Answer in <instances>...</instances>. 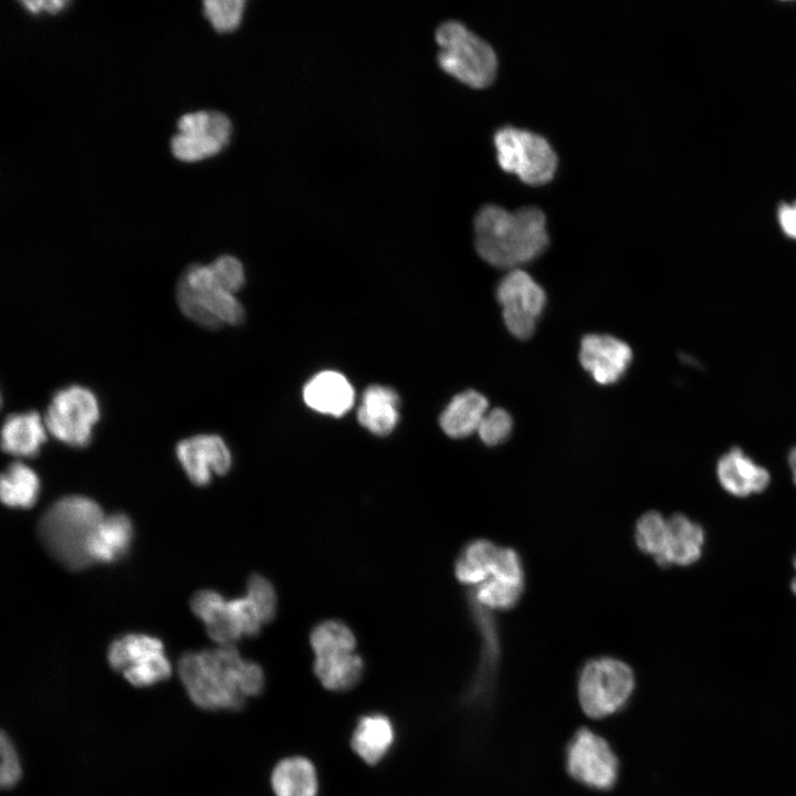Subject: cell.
Listing matches in <instances>:
<instances>
[{
    "instance_id": "obj_18",
    "label": "cell",
    "mask_w": 796,
    "mask_h": 796,
    "mask_svg": "<svg viewBox=\"0 0 796 796\" xmlns=\"http://www.w3.org/2000/svg\"><path fill=\"white\" fill-rule=\"evenodd\" d=\"M270 786L274 796H317V769L305 756H286L274 765Z\"/></svg>"
},
{
    "instance_id": "obj_28",
    "label": "cell",
    "mask_w": 796,
    "mask_h": 796,
    "mask_svg": "<svg viewBox=\"0 0 796 796\" xmlns=\"http://www.w3.org/2000/svg\"><path fill=\"white\" fill-rule=\"evenodd\" d=\"M179 133L207 135L223 147L229 143L231 122L227 115L217 111H199L184 114L177 122Z\"/></svg>"
},
{
    "instance_id": "obj_7",
    "label": "cell",
    "mask_w": 796,
    "mask_h": 796,
    "mask_svg": "<svg viewBox=\"0 0 796 796\" xmlns=\"http://www.w3.org/2000/svg\"><path fill=\"white\" fill-rule=\"evenodd\" d=\"M635 688L633 672L628 664L614 658L588 662L578 680V698L590 718H604L618 711Z\"/></svg>"
},
{
    "instance_id": "obj_10",
    "label": "cell",
    "mask_w": 796,
    "mask_h": 796,
    "mask_svg": "<svg viewBox=\"0 0 796 796\" xmlns=\"http://www.w3.org/2000/svg\"><path fill=\"white\" fill-rule=\"evenodd\" d=\"M567 769L578 782L605 789L611 787L617 779L618 762L601 736L582 729L568 746Z\"/></svg>"
},
{
    "instance_id": "obj_15",
    "label": "cell",
    "mask_w": 796,
    "mask_h": 796,
    "mask_svg": "<svg viewBox=\"0 0 796 796\" xmlns=\"http://www.w3.org/2000/svg\"><path fill=\"white\" fill-rule=\"evenodd\" d=\"M705 534L702 526L682 513L667 519V540L663 554L657 564L690 566L702 556Z\"/></svg>"
},
{
    "instance_id": "obj_22",
    "label": "cell",
    "mask_w": 796,
    "mask_h": 796,
    "mask_svg": "<svg viewBox=\"0 0 796 796\" xmlns=\"http://www.w3.org/2000/svg\"><path fill=\"white\" fill-rule=\"evenodd\" d=\"M227 601L213 590L197 591L190 600L191 610L203 621L209 637L220 646L232 645L243 637L229 612Z\"/></svg>"
},
{
    "instance_id": "obj_41",
    "label": "cell",
    "mask_w": 796,
    "mask_h": 796,
    "mask_svg": "<svg viewBox=\"0 0 796 796\" xmlns=\"http://www.w3.org/2000/svg\"><path fill=\"white\" fill-rule=\"evenodd\" d=\"M787 463L792 472L793 481L796 485V446H794L787 455Z\"/></svg>"
},
{
    "instance_id": "obj_37",
    "label": "cell",
    "mask_w": 796,
    "mask_h": 796,
    "mask_svg": "<svg viewBox=\"0 0 796 796\" xmlns=\"http://www.w3.org/2000/svg\"><path fill=\"white\" fill-rule=\"evenodd\" d=\"M0 785L2 788H12L21 778L22 768L18 752L10 737L2 731L0 737Z\"/></svg>"
},
{
    "instance_id": "obj_24",
    "label": "cell",
    "mask_w": 796,
    "mask_h": 796,
    "mask_svg": "<svg viewBox=\"0 0 796 796\" xmlns=\"http://www.w3.org/2000/svg\"><path fill=\"white\" fill-rule=\"evenodd\" d=\"M313 671L326 690L341 692L358 683L363 675L364 661L356 652L315 657Z\"/></svg>"
},
{
    "instance_id": "obj_23",
    "label": "cell",
    "mask_w": 796,
    "mask_h": 796,
    "mask_svg": "<svg viewBox=\"0 0 796 796\" xmlns=\"http://www.w3.org/2000/svg\"><path fill=\"white\" fill-rule=\"evenodd\" d=\"M495 296L502 306L514 305L536 320L543 314L547 303L545 290L520 268L510 270L501 279Z\"/></svg>"
},
{
    "instance_id": "obj_5",
    "label": "cell",
    "mask_w": 796,
    "mask_h": 796,
    "mask_svg": "<svg viewBox=\"0 0 796 796\" xmlns=\"http://www.w3.org/2000/svg\"><path fill=\"white\" fill-rule=\"evenodd\" d=\"M177 303L186 317L206 328L239 325L244 310L216 280L209 264H192L177 284Z\"/></svg>"
},
{
    "instance_id": "obj_3",
    "label": "cell",
    "mask_w": 796,
    "mask_h": 796,
    "mask_svg": "<svg viewBox=\"0 0 796 796\" xmlns=\"http://www.w3.org/2000/svg\"><path fill=\"white\" fill-rule=\"evenodd\" d=\"M104 517L101 506L92 499L65 496L43 513L38 523V535L62 566L80 570L92 565L87 545Z\"/></svg>"
},
{
    "instance_id": "obj_31",
    "label": "cell",
    "mask_w": 796,
    "mask_h": 796,
    "mask_svg": "<svg viewBox=\"0 0 796 796\" xmlns=\"http://www.w3.org/2000/svg\"><path fill=\"white\" fill-rule=\"evenodd\" d=\"M174 156L182 161H195L216 155L223 146L207 135L177 133L170 139Z\"/></svg>"
},
{
    "instance_id": "obj_19",
    "label": "cell",
    "mask_w": 796,
    "mask_h": 796,
    "mask_svg": "<svg viewBox=\"0 0 796 796\" xmlns=\"http://www.w3.org/2000/svg\"><path fill=\"white\" fill-rule=\"evenodd\" d=\"M398 407L399 396L392 388L371 385L362 396L357 411L358 422L376 436H388L398 423Z\"/></svg>"
},
{
    "instance_id": "obj_1",
    "label": "cell",
    "mask_w": 796,
    "mask_h": 796,
    "mask_svg": "<svg viewBox=\"0 0 796 796\" xmlns=\"http://www.w3.org/2000/svg\"><path fill=\"white\" fill-rule=\"evenodd\" d=\"M178 673L190 700L205 710H239L265 682L260 664L244 660L233 645L186 652Z\"/></svg>"
},
{
    "instance_id": "obj_29",
    "label": "cell",
    "mask_w": 796,
    "mask_h": 796,
    "mask_svg": "<svg viewBox=\"0 0 796 796\" xmlns=\"http://www.w3.org/2000/svg\"><path fill=\"white\" fill-rule=\"evenodd\" d=\"M635 540L638 548L657 562L666 546L667 519L657 511L645 513L636 524Z\"/></svg>"
},
{
    "instance_id": "obj_33",
    "label": "cell",
    "mask_w": 796,
    "mask_h": 796,
    "mask_svg": "<svg viewBox=\"0 0 796 796\" xmlns=\"http://www.w3.org/2000/svg\"><path fill=\"white\" fill-rule=\"evenodd\" d=\"M513 430V418L504 408L490 410L482 419L478 433L482 442L489 447L501 444L507 440Z\"/></svg>"
},
{
    "instance_id": "obj_40",
    "label": "cell",
    "mask_w": 796,
    "mask_h": 796,
    "mask_svg": "<svg viewBox=\"0 0 796 796\" xmlns=\"http://www.w3.org/2000/svg\"><path fill=\"white\" fill-rule=\"evenodd\" d=\"M25 8L31 12H38L40 9H44L49 12H55L60 10L65 1L62 0H52V1H42V0H35V1H22L21 2Z\"/></svg>"
},
{
    "instance_id": "obj_13",
    "label": "cell",
    "mask_w": 796,
    "mask_h": 796,
    "mask_svg": "<svg viewBox=\"0 0 796 796\" xmlns=\"http://www.w3.org/2000/svg\"><path fill=\"white\" fill-rule=\"evenodd\" d=\"M716 478L729 494L747 498L764 492L771 483L768 470L756 463L743 449L732 447L716 462Z\"/></svg>"
},
{
    "instance_id": "obj_34",
    "label": "cell",
    "mask_w": 796,
    "mask_h": 796,
    "mask_svg": "<svg viewBox=\"0 0 796 796\" xmlns=\"http://www.w3.org/2000/svg\"><path fill=\"white\" fill-rule=\"evenodd\" d=\"M247 597L255 607L262 622L271 621L276 611V594L273 585L263 576L254 574L247 585Z\"/></svg>"
},
{
    "instance_id": "obj_35",
    "label": "cell",
    "mask_w": 796,
    "mask_h": 796,
    "mask_svg": "<svg viewBox=\"0 0 796 796\" xmlns=\"http://www.w3.org/2000/svg\"><path fill=\"white\" fill-rule=\"evenodd\" d=\"M217 282L227 291L237 293L245 282L242 263L232 255H221L209 264Z\"/></svg>"
},
{
    "instance_id": "obj_26",
    "label": "cell",
    "mask_w": 796,
    "mask_h": 796,
    "mask_svg": "<svg viewBox=\"0 0 796 796\" xmlns=\"http://www.w3.org/2000/svg\"><path fill=\"white\" fill-rule=\"evenodd\" d=\"M499 547L488 540L468 544L455 563V576L469 585H481L491 575Z\"/></svg>"
},
{
    "instance_id": "obj_2",
    "label": "cell",
    "mask_w": 796,
    "mask_h": 796,
    "mask_svg": "<svg viewBox=\"0 0 796 796\" xmlns=\"http://www.w3.org/2000/svg\"><path fill=\"white\" fill-rule=\"evenodd\" d=\"M474 248L486 263L517 269L538 258L548 247L546 217L536 206L507 210L483 205L473 219Z\"/></svg>"
},
{
    "instance_id": "obj_42",
    "label": "cell",
    "mask_w": 796,
    "mask_h": 796,
    "mask_svg": "<svg viewBox=\"0 0 796 796\" xmlns=\"http://www.w3.org/2000/svg\"><path fill=\"white\" fill-rule=\"evenodd\" d=\"M793 567L795 569V576L793 577V579L790 582V589H792L793 594L796 596V554L793 558Z\"/></svg>"
},
{
    "instance_id": "obj_36",
    "label": "cell",
    "mask_w": 796,
    "mask_h": 796,
    "mask_svg": "<svg viewBox=\"0 0 796 796\" xmlns=\"http://www.w3.org/2000/svg\"><path fill=\"white\" fill-rule=\"evenodd\" d=\"M228 609L242 636L254 637L263 624L253 604L245 596L227 601Z\"/></svg>"
},
{
    "instance_id": "obj_12",
    "label": "cell",
    "mask_w": 796,
    "mask_h": 796,
    "mask_svg": "<svg viewBox=\"0 0 796 796\" xmlns=\"http://www.w3.org/2000/svg\"><path fill=\"white\" fill-rule=\"evenodd\" d=\"M176 454L189 480L196 485H207L212 474H226L231 468V452L218 434H197L184 439L176 447Z\"/></svg>"
},
{
    "instance_id": "obj_16",
    "label": "cell",
    "mask_w": 796,
    "mask_h": 796,
    "mask_svg": "<svg viewBox=\"0 0 796 796\" xmlns=\"http://www.w3.org/2000/svg\"><path fill=\"white\" fill-rule=\"evenodd\" d=\"M395 727L390 719L381 713L363 715L350 736L353 752L366 764H378L395 742Z\"/></svg>"
},
{
    "instance_id": "obj_17",
    "label": "cell",
    "mask_w": 796,
    "mask_h": 796,
    "mask_svg": "<svg viewBox=\"0 0 796 796\" xmlns=\"http://www.w3.org/2000/svg\"><path fill=\"white\" fill-rule=\"evenodd\" d=\"M489 408L488 398L474 389L455 395L439 417L442 431L453 439H461L478 431Z\"/></svg>"
},
{
    "instance_id": "obj_27",
    "label": "cell",
    "mask_w": 796,
    "mask_h": 796,
    "mask_svg": "<svg viewBox=\"0 0 796 796\" xmlns=\"http://www.w3.org/2000/svg\"><path fill=\"white\" fill-rule=\"evenodd\" d=\"M310 643L315 657L341 652H355L356 638L348 626L339 620H326L311 632Z\"/></svg>"
},
{
    "instance_id": "obj_39",
    "label": "cell",
    "mask_w": 796,
    "mask_h": 796,
    "mask_svg": "<svg viewBox=\"0 0 796 796\" xmlns=\"http://www.w3.org/2000/svg\"><path fill=\"white\" fill-rule=\"evenodd\" d=\"M777 222L782 232L796 241V200L778 206Z\"/></svg>"
},
{
    "instance_id": "obj_32",
    "label": "cell",
    "mask_w": 796,
    "mask_h": 796,
    "mask_svg": "<svg viewBox=\"0 0 796 796\" xmlns=\"http://www.w3.org/2000/svg\"><path fill=\"white\" fill-rule=\"evenodd\" d=\"M244 6V0H206L203 11L213 29L224 33L239 25Z\"/></svg>"
},
{
    "instance_id": "obj_30",
    "label": "cell",
    "mask_w": 796,
    "mask_h": 796,
    "mask_svg": "<svg viewBox=\"0 0 796 796\" xmlns=\"http://www.w3.org/2000/svg\"><path fill=\"white\" fill-rule=\"evenodd\" d=\"M523 583L490 577L476 587L475 597L480 604L492 609H509L520 599Z\"/></svg>"
},
{
    "instance_id": "obj_38",
    "label": "cell",
    "mask_w": 796,
    "mask_h": 796,
    "mask_svg": "<svg viewBox=\"0 0 796 796\" xmlns=\"http://www.w3.org/2000/svg\"><path fill=\"white\" fill-rule=\"evenodd\" d=\"M502 318L506 329L520 341L531 338L536 329V318L514 306H502Z\"/></svg>"
},
{
    "instance_id": "obj_14",
    "label": "cell",
    "mask_w": 796,
    "mask_h": 796,
    "mask_svg": "<svg viewBox=\"0 0 796 796\" xmlns=\"http://www.w3.org/2000/svg\"><path fill=\"white\" fill-rule=\"evenodd\" d=\"M303 399L311 409L320 413L341 417L352 409L355 392L343 374L323 370L306 383Z\"/></svg>"
},
{
    "instance_id": "obj_9",
    "label": "cell",
    "mask_w": 796,
    "mask_h": 796,
    "mask_svg": "<svg viewBox=\"0 0 796 796\" xmlns=\"http://www.w3.org/2000/svg\"><path fill=\"white\" fill-rule=\"evenodd\" d=\"M107 660L115 671L122 672L137 688L153 685L171 674L163 642L147 635L128 633L116 638L108 647Z\"/></svg>"
},
{
    "instance_id": "obj_11",
    "label": "cell",
    "mask_w": 796,
    "mask_h": 796,
    "mask_svg": "<svg viewBox=\"0 0 796 796\" xmlns=\"http://www.w3.org/2000/svg\"><path fill=\"white\" fill-rule=\"evenodd\" d=\"M632 349L624 341L609 334H587L582 337L578 359L582 367L599 385L619 381L632 362Z\"/></svg>"
},
{
    "instance_id": "obj_20",
    "label": "cell",
    "mask_w": 796,
    "mask_h": 796,
    "mask_svg": "<svg viewBox=\"0 0 796 796\" xmlns=\"http://www.w3.org/2000/svg\"><path fill=\"white\" fill-rule=\"evenodd\" d=\"M46 432L36 411L9 415L1 430V447L4 452L18 457H35L45 442Z\"/></svg>"
},
{
    "instance_id": "obj_4",
    "label": "cell",
    "mask_w": 796,
    "mask_h": 796,
    "mask_svg": "<svg viewBox=\"0 0 796 796\" xmlns=\"http://www.w3.org/2000/svg\"><path fill=\"white\" fill-rule=\"evenodd\" d=\"M434 39L439 46V66L471 87L490 85L496 74L498 56L492 45L458 20L438 25Z\"/></svg>"
},
{
    "instance_id": "obj_8",
    "label": "cell",
    "mask_w": 796,
    "mask_h": 796,
    "mask_svg": "<svg viewBox=\"0 0 796 796\" xmlns=\"http://www.w3.org/2000/svg\"><path fill=\"white\" fill-rule=\"evenodd\" d=\"M101 416L98 399L83 386L72 385L57 390L49 404L44 423L59 441L81 448L91 442L93 427Z\"/></svg>"
},
{
    "instance_id": "obj_6",
    "label": "cell",
    "mask_w": 796,
    "mask_h": 796,
    "mask_svg": "<svg viewBox=\"0 0 796 796\" xmlns=\"http://www.w3.org/2000/svg\"><path fill=\"white\" fill-rule=\"evenodd\" d=\"M496 159L502 169L528 185L548 182L557 168V155L549 142L530 129L503 125L493 135Z\"/></svg>"
},
{
    "instance_id": "obj_21",
    "label": "cell",
    "mask_w": 796,
    "mask_h": 796,
    "mask_svg": "<svg viewBox=\"0 0 796 796\" xmlns=\"http://www.w3.org/2000/svg\"><path fill=\"white\" fill-rule=\"evenodd\" d=\"M133 533L132 522L125 514L104 517L87 545L91 563H112L123 557L129 548Z\"/></svg>"
},
{
    "instance_id": "obj_25",
    "label": "cell",
    "mask_w": 796,
    "mask_h": 796,
    "mask_svg": "<svg viewBox=\"0 0 796 796\" xmlns=\"http://www.w3.org/2000/svg\"><path fill=\"white\" fill-rule=\"evenodd\" d=\"M39 490L38 475L22 462H12L1 475V500L8 506L23 509L32 506Z\"/></svg>"
}]
</instances>
